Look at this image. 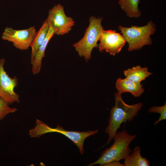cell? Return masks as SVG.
Instances as JSON below:
<instances>
[{
	"instance_id": "obj_1",
	"label": "cell",
	"mask_w": 166,
	"mask_h": 166,
	"mask_svg": "<svg viewBox=\"0 0 166 166\" xmlns=\"http://www.w3.org/2000/svg\"><path fill=\"white\" fill-rule=\"evenodd\" d=\"M114 97L115 104L110 110L109 124L105 129L109 136L106 145L113 140L121 124L133 120L143 106L140 102L132 105L127 104L123 100L121 94L118 92L115 93Z\"/></svg>"
},
{
	"instance_id": "obj_2",
	"label": "cell",
	"mask_w": 166,
	"mask_h": 166,
	"mask_svg": "<svg viewBox=\"0 0 166 166\" xmlns=\"http://www.w3.org/2000/svg\"><path fill=\"white\" fill-rule=\"evenodd\" d=\"M136 136V135L130 134L125 130L117 132L111 146L103 151L97 160L87 166L99 164L104 166L113 161L124 159L132 152L129 145Z\"/></svg>"
},
{
	"instance_id": "obj_3",
	"label": "cell",
	"mask_w": 166,
	"mask_h": 166,
	"mask_svg": "<svg viewBox=\"0 0 166 166\" xmlns=\"http://www.w3.org/2000/svg\"><path fill=\"white\" fill-rule=\"evenodd\" d=\"M102 20V18L91 16L83 37L73 45L78 55L83 57L87 62L91 58L93 49L98 47L97 42L104 29L101 25Z\"/></svg>"
},
{
	"instance_id": "obj_4",
	"label": "cell",
	"mask_w": 166,
	"mask_h": 166,
	"mask_svg": "<svg viewBox=\"0 0 166 166\" xmlns=\"http://www.w3.org/2000/svg\"><path fill=\"white\" fill-rule=\"evenodd\" d=\"M155 26V24L150 21L144 26H132L130 27H126L120 25L118 28L128 44V51L131 52L140 49L145 45H152L150 36L156 31Z\"/></svg>"
},
{
	"instance_id": "obj_5",
	"label": "cell",
	"mask_w": 166,
	"mask_h": 166,
	"mask_svg": "<svg viewBox=\"0 0 166 166\" xmlns=\"http://www.w3.org/2000/svg\"><path fill=\"white\" fill-rule=\"evenodd\" d=\"M36 123L34 128L31 129L29 132V134L31 137H39L48 133H60L71 140L77 147L81 155H83L84 153V144L85 139L99 132L98 130L85 132L69 131L65 130L59 125H57L56 128H53L39 120H37Z\"/></svg>"
},
{
	"instance_id": "obj_6",
	"label": "cell",
	"mask_w": 166,
	"mask_h": 166,
	"mask_svg": "<svg viewBox=\"0 0 166 166\" xmlns=\"http://www.w3.org/2000/svg\"><path fill=\"white\" fill-rule=\"evenodd\" d=\"M54 33L58 35L68 34L75 24L74 20L65 14L63 7L60 4L49 10L46 19Z\"/></svg>"
},
{
	"instance_id": "obj_7",
	"label": "cell",
	"mask_w": 166,
	"mask_h": 166,
	"mask_svg": "<svg viewBox=\"0 0 166 166\" xmlns=\"http://www.w3.org/2000/svg\"><path fill=\"white\" fill-rule=\"evenodd\" d=\"M37 33L34 26L20 30L6 27L2 34L1 38L3 40L12 42L13 45L18 49L26 50L31 46Z\"/></svg>"
},
{
	"instance_id": "obj_8",
	"label": "cell",
	"mask_w": 166,
	"mask_h": 166,
	"mask_svg": "<svg viewBox=\"0 0 166 166\" xmlns=\"http://www.w3.org/2000/svg\"><path fill=\"white\" fill-rule=\"evenodd\" d=\"M4 58L0 59V97L8 103H19V95L14 91L18 80L16 77H10L4 68Z\"/></svg>"
},
{
	"instance_id": "obj_9",
	"label": "cell",
	"mask_w": 166,
	"mask_h": 166,
	"mask_svg": "<svg viewBox=\"0 0 166 166\" xmlns=\"http://www.w3.org/2000/svg\"><path fill=\"white\" fill-rule=\"evenodd\" d=\"M98 48L101 52L105 51L113 56L118 53L126 42L122 35L116 30H102Z\"/></svg>"
},
{
	"instance_id": "obj_10",
	"label": "cell",
	"mask_w": 166,
	"mask_h": 166,
	"mask_svg": "<svg viewBox=\"0 0 166 166\" xmlns=\"http://www.w3.org/2000/svg\"><path fill=\"white\" fill-rule=\"evenodd\" d=\"M115 86L118 92L121 94L128 92L135 97H140L144 91L141 83L134 82L126 78H118L116 81Z\"/></svg>"
},
{
	"instance_id": "obj_11",
	"label": "cell",
	"mask_w": 166,
	"mask_h": 166,
	"mask_svg": "<svg viewBox=\"0 0 166 166\" xmlns=\"http://www.w3.org/2000/svg\"><path fill=\"white\" fill-rule=\"evenodd\" d=\"M55 34L52 28L50 27L47 35L42 44L38 49L31 64L33 74H38L41 71L42 66V61L45 56V51L47 45L50 40Z\"/></svg>"
},
{
	"instance_id": "obj_12",
	"label": "cell",
	"mask_w": 166,
	"mask_h": 166,
	"mask_svg": "<svg viewBox=\"0 0 166 166\" xmlns=\"http://www.w3.org/2000/svg\"><path fill=\"white\" fill-rule=\"evenodd\" d=\"M124 74L125 78L128 79L139 84L152 74V73L148 71L147 67H142L140 65H137L124 70Z\"/></svg>"
},
{
	"instance_id": "obj_13",
	"label": "cell",
	"mask_w": 166,
	"mask_h": 166,
	"mask_svg": "<svg viewBox=\"0 0 166 166\" xmlns=\"http://www.w3.org/2000/svg\"><path fill=\"white\" fill-rule=\"evenodd\" d=\"M141 148L138 146L124 159V166H149L150 162L146 158L141 155Z\"/></svg>"
},
{
	"instance_id": "obj_14",
	"label": "cell",
	"mask_w": 166,
	"mask_h": 166,
	"mask_svg": "<svg viewBox=\"0 0 166 166\" xmlns=\"http://www.w3.org/2000/svg\"><path fill=\"white\" fill-rule=\"evenodd\" d=\"M49 27L50 26L45 19L39 30L37 32L36 35L30 46L32 48L30 58L31 64L38 49L45 39Z\"/></svg>"
},
{
	"instance_id": "obj_15",
	"label": "cell",
	"mask_w": 166,
	"mask_h": 166,
	"mask_svg": "<svg viewBox=\"0 0 166 166\" xmlns=\"http://www.w3.org/2000/svg\"><path fill=\"white\" fill-rule=\"evenodd\" d=\"M140 2V0H119L118 4L128 17L137 18L141 16L138 7Z\"/></svg>"
},
{
	"instance_id": "obj_16",
	"label": "cell",
	"mask_w": 166,
	"mask_h": 166,
	"mask_svg": "<svg viewBox=\"0 0 166 166\" xmlns=\"http://www.w3.org/2000/svg\"><path fill=\"white\" fill-rule=\"evenodd\" d=\"M149 113H157L160 114V115L158 119L155 121L153 125H155L162 121L166 119V102L164 105L161 106H154L149 108L148 110Z\"/></svg>"
},
{
	"instance_id": "obj_17",
	"label": "cell",
	"mask_w": 166,
	"mask_h": 166,
	"mask_svg": "<svg viewBox=\"0 0 166 166\" xmlns=\"http://www.w3.org/2000/svg\"><path fill=\"white\" fill-rule=\"evenodd\" d=\"M8 104L0 97V120H2L8 114L17 111L16 108L11 107Z\"/></svg>"
},
{
	"instance_id": "obj_18",
	"label": "cell",
	"mask_w": 166,
	"mask_h": 166,
	"mask_svg": "<svg viewBox=\"0 0 166 166\" xmlns=\"http://www.w3.org/2000/svg\"><path fill=\"white\" fill-rule=\"evenodd\" d=\"M124 166V164H121L120 161H113L104 165V166Z\"/></svg>"
}]
</instances>
